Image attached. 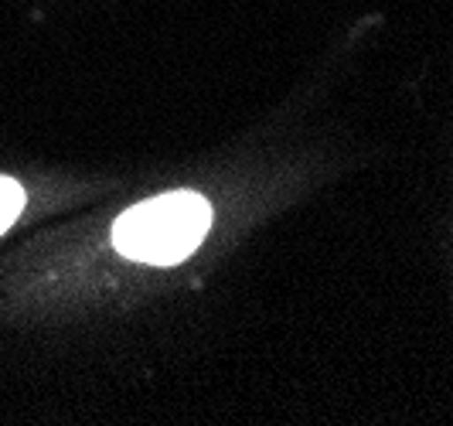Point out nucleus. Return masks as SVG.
Segmentation results:
<instances>
[{"label": "nucleus", "mask_w": 453, "mask_h": 426, "mask_svg": "<svg viewBox=\"0 0 453 426\" xmlns=\"http://www.w3.org/2000/svg\"><path fill=\"white\" fill-rule=\"evenodd\" d=\"M211 205L195 191H171L127 208L113 225V246L136 263L174 267L202 246Z\"/></svg>", "instance_id": "obj_1"}, {"label": "nucleus", "mask_w": 453, "mask_h": 426, "mask_svg": "<svg viewBox=\"0 0 453 426\" xmlns=\"http://www.w3.org/2000/svg\"><path fill=\"white\" fill-rule=\"evenodd\" d=\"M21 212H24V188L18 181L0 178V236H4V228L14 225V219Z\"/></svg>", "instance_id": "obj_2"}]
</instances>
